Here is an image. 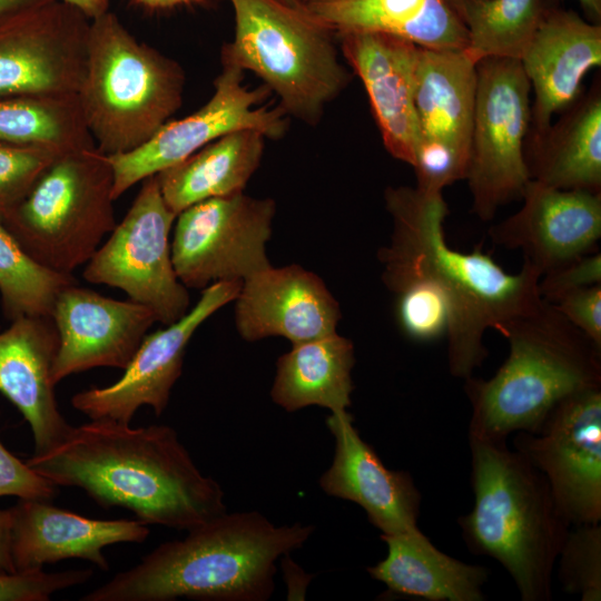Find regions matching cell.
<instances>
[{"label":"cell","instance_id":"46","mask_svg":"<svg viewBox=\"0 0 601 601\" xmlns=\"http://www.w3.org/2000/svg\"><path fill=\"white\" fill-rule=\"evenodd\" d=\"M278 1L286 3L288 6H293V7H299L304 4L299 0H278Z\"/></svg>","mask_w":601,"mask_h":601},{"label":"cell","instance_id":"7","mask_svg":"<svg viewBox=\"0 0 601 601\" xmlns=\"http://www.w3.org/2000/svg\"><path fill=\"white\" fill-rule=\"evenodd\" d=\"M233 41L220 58L262 79L287 116L319 122L326 106L346 88L351 73L339 59L333 31L305 6L278 0H229Z\"/></svg>","mask_w":601,"mask_h":601},{"label":"cell","instance_id":"33","mask_svg":"<svg viewBox=\"0 0 601 601\" xmlns=\"http://www.w3.org/2000/svg\"><path fill=\"white\" fill-rule=\"evenodd\" d=\"M569 530L556 559L558 580L582 601L601 600V525H574Z\"/></svg>","mask_w":601,"mask_h":601},{"label":"cell","instance_id":"38","mask_svg":"<svg viewBox=\"0 0 601 601\" xmlns=\"http://www.w3.org/2000/svg\"><path fill=\"white\" fill-rule=\"evenodd\" d=\"M57 486L9 452L0 441V497L51 501Z\"/></svg>","mask_w":601,"mask_h":601},{"label":"cell","instance_id":"37","mask_svg":"<svg viewBox=\"0 0 601 601\" xmlns=\"http://www.w3.org/2000/svg\"><path fill=\"white\" fill-rule=\"evenodd\" d=\"M601 284V254H585L544 273L538 283L540 297L555 303L575 289Z\"/></svg>","mask_w":601,"mask_h":601},{"label":"cell","instance_id":"22","mask_svg":"<svg viewBox=\"0 0 601 601\" xmlns=\"http://www.w3.org/2000/svg\"><path fill=\"white\" fill-rule=\"evenodd\" d=\"M45 500L19 499L10 513V552L16 571L40 570L65 559L78 558L104 571L109 568L106 546L141 543L149 535L139 520L90 519Z\"/></svg>","mask_w":601,"mask_h":601},{"label":"cell","instance_id":"20","mask_svg":"<svg viewBox=\"0 0 601 601\" xmlns=\"http://www.w3.org/2000/svg\"><path fill=\"white\" fill-rule=\"evenodd\" d=\"M353 422L348 411L326 418L335 450L331 466L319 477L321 489L359 505L382 534L418 529L422 496L413 477L406 471L387 469Z\"/></svg>","mask_w":601,"mask_h":601},{"label":"cell","instance_id":"18","mask_svg":"<svg viewBox=\"0 0 601 601\" xmlns=\"http://www.w3.org/2000/svg\"><path fill=\"white\" fill-rule=\"evenodd\" d=\"M522 207L490 227L492 242L522 252L523 262L541 276L574 258L598 250L601 193L559 189L530 180Z\"/></svg>","mask_w":601,"mask_h":601},{"label":"cell","instance_id":"10","mask_svg":"<svg viewBox=\"0 0 601 601\" xmlns=\"http://www.w3.org/2000/svg\"><path fill=\"white\" fill-rule=\"evenodd\" d=\"M177 215L166 204L157 176L141 181L122 220L86 264L82 277L119 288L169 325L189 311L188 288L176 275L171 228Z\"/></svg>","mask_w":601,"mask_h":601},{"label":"cell","instance_id":"36","mask_svg":"<svg viewBox=\"0 0 601 601\" xmlns=\"http://www.w3.org/2000/svg\"><path fill=\"white\" fill-rule=\"evenodd\" d=\"M90 569L47 572L6 571L0 569V601H48L58 591L87 582Z\"/></svg>","mask_w":601,"mask_h":601},{"label":"cell","instance_id":"23","mask_svg":"<svg viewBox=\"0 0 601 601\" xmlns=\"http://www.w3.org/2000/svg\"><path fill=\"white\" fill-rule=\"evenodd\" d=\"M520 62L534 91L530 124L538 138L554 114L578 99L585 75L600 67L601 26L573 10L546 7Z\"/></svg>","mask_w":601,"mask_h":601},{"label":"cell","instance_id":"31","mask_svg":"<svg viewBox=\"0 0 601 601\" xmlns=\"http://www.w3.org/2000/svg\"><path fill=\"white\" fill-rule=\"evenodd\" d=\"M545 9L543 0H464L466 53L476 63L486 58L520 60Z\"/></svg>","mask_w":601,"mask_h":601},{"label":"cell","instance_id":"39","mask_svg":"<svg viewBox=\"0 0 601 601\" xmlns=\"http://www.w3.org/2000/svg\"><path fill=\"white\" fill-rule=\"evenodd\" d=\"M553 305L572 325L601 347V284L570 292Z\"/></svg>","mask_w":601,"mask_h":601},{"label":"cell","instance_id":"43","mask_svg":"<svg viewBox=\"0 0 601 601\" xmlns=\"http://www.w3.org/2000/svg\"><path fill=\"white\" fill-rule=\"evenodd\" d=\"M148 10H166L180 6H191L205 2V0H132Z\"/></svg>","mask_w":601,"mask_h":601},{"label":"cell","instance_id":"13","mask_svg":"<svg viewBox=\"0 0 601 601\" xmlns=\"http://www.w3.org/2000/svg\"><path fill=\"white\" fill-rule=\"evenodd\" d=\"M476 65L465 50L420 48L414 92L418 146L413 168L421 189L443 191L466 178Z\"/></svg>","mask_w":601,"mask_h":601},{"label":"cell","instance_id":"17","mask_svg":"<svg viewBox=\"0 0 601 601\" xmlns=\"http://www.w3.org/2000/svg\"><path fill=\"white\" fill-rule=\"evenodd\" d=\"M50 317L59 338L55 385L95 367L125 370L157 322L142 304L107 297L76 283L58 294Z\"/></svg>","mask_w":601,"mask_h":601},{"label":"cell","instance_id":"34","mask_svg":"<svg viewBox=\"0 0 601 601\" xmlns=\"http://www.w3.org/2000/svg\"><path fill=\"white\" fill-rule=\"evenodd\" d=\"M393 294L396 322L408 339L431 343L446 337L451 308L435 287L425 283H410Z\"/></svg>","mask_w":601,"mask_h":601},{"label":"cell","instance_id":"40","mask_svg":"<svg viewBox=\"0 0 601 601\" xmlns=\"http://www.w3.org/2000/svg\"><path fill=\"white\" fill-rule=\"evenodd\" d=\"M0 569L14 572L10 552V513L0 509Z\"/></svg>","mask_w":601,"mask_h":601},{"label":"cell","instance_id":"32","mask_svg":"<svg viewBox=\"0 0 601 601\" xmlns=\"http://www.w3.org/2000/svg\"><path fill=\"white\" fill-rule=\"evenodd\" d=\"M77 283L72 275L36 263L0 220V297L3 315L49 316L58 294Z\"/></svg>","mask_w":601,"mask_h":601},{"label":"cell","instance_id":"6","mask_svg":"<svg viewBox=\"0 0 601 601\" xmlns=\"http://www.w3.org/2000/svg\"><path fill=\"white\" fill-rule=\"evenodd\" d=\"M185 80L175 59L139 41L110 10L92 19L77 98L96 148L114 156L147 142L180 108Z\"/></svg>","mask_w":601,"mask_h":601},{"label":"cell","instance_id":"28","mask_svg":"<svg viewBox=\"0 0 601 601\" xmlns=\"http://www.w3.org/2000/svg\"><path fill=\"white\" fill-rule=\"evenodd\" d=\"M553 127L533 140L526 166L531 180L559 188L601 193V97L574 101Z\"/></svg>","mask_w":601,"mask_h":601},{"label":"cell","instance_id":"21","mask_svg":"<svg viewBox=\"0 0 601 601\" xmlns=\"http://www.w3.org/2000/svg\"><path fill=\"white\" fill-rule=\"evenodd\" d=\"M337 36L342 55L367 92L386 150L413 167L418 146L414 92L420 47L380 32Z\"/></svg>","mask_w":601,"mask_h":601},{"label":"cell","instance_id":"41","mask_svg":"<svg viewBox=\"0 0 601 601\" xmlns=\"http://www.w3.org/2000/svg\"><path fill=\"white\" fill-rule=\"evenodd\" d=\"M53 0H0V23L28 9Z\"/></svg>","mask_w":601,"mask_h":601},{"label":"cell","instance_id":"27","mask_svg":"<svg viewBox=\"0 0 601 601\" xmlns=\"http://www.w3.org/2000/svg\"><path fill=\"white\" fill-rule=\"evenodd\" d=\"M266 139L256 129L235 130L157 174L168 207L178 215L203 200L243 193L260 164Z\"/></svg>","mask_w":601,"mask_h":601},{"label":"cell","instance_id":"15","mask_svg":"<svg viewBox=\"0 0 601 601\" xmlns=\"http://www.w3.org/2000/svg\"><path fill=\"white\" fill-rule=\"evenodd\" d=\"M514 450L546 479L571 525L601 520V386L562 400L538 433L519 432Z\"/></svg>","mask_w":601,"mask_h":601},{"label":"cell","instance_id":"47","mask_svg":"<svg viewBox=\"0 0 601 601\" xmlns=\"http://www.w3.org/2000/svg\"><path fill=\"white\" fill-rule=\"evenodd\" d=\"M299 1H300L302 3H306V2H308V1H311V0H299Z\"/></svg>","mask_w":601,"mask_h":601},{"label":"cell","instance_id":"14","mask_svg":"<svg viewBox=\"0 0 601 601\" xmlns=\"http://www.w3.org/2000/svg\"><path fill=\"white\" fill-rule=\"evenodd\" d=\"M90 19L53 0L0 23V98L77 96Z\"/></svg>","mask_w":601,"mask_h":601},{"label":"cell","instance_id":"11","mask_svg":"<svg viewBox=\"0 0 601 601\" xmlns=\"http://www.w3.org/2000/svg\"><path fill=\"white\" fill-rule=\"evenodd\" d=\"M276 203L243 193L203 200L176 217L173 265L187 288L243 282L270 266L266 244Z\"/></svg>","mask_w":601,"mask_h":601},{"label":"cell","instance_id":"42","mask_svg":"<svg viewBox=\"0 0 601 601\" xmlns=\"http://www.w3.org/2000/svg\"><path fill=\"white\" fill-rule=\"evenodd\" d=\"M80 10L90 20L109 11L110 0H62Z\"/></svg>","mask_w":601,"mask_h":601},{"label":"cell","instance_id":"8","mask_svg":"<svg viewBox=\"0 0 601 601\" xmlns=\"http://www.w3.org/2000/svg\"><path fill=\"white\" fill-rule=\"evenodd\" d=\"M112 189L108 156L96 146L65 151L0 220L36 263L72 275L117 225Z\"/></svg>","mask_w":601,"mask_h":601},{"label":"cell","instance_id":"16","mask_svg":"<svg viewBox=\"0 0 601 601\" xmlns=\"http://www.w3.org/2000/svg\"><path fill=\"white\" fill-rule=\"evenodd\" d=\"M242 283L218 282L203 289L198 302L181 318L145 336L117 382L76 393L71 397L73 408L90 420L128 424L144 405L150 406L156 415L162 414L181 375L191 336L208 317L235 300Z\"/></svg>","mask_w":601,"mask_h":601},{"label":"cell","instance_id":"12","mask_svg":"<svg viewBox=\"0 0 601 601\" xmlns=\"http://www.w3.org/2000/svg\"><path fill=\"white\" fill-rule=\"evenodd\" d=\"M272 93L266 86L248 88L244 70L221 58L214 92L195 112L165 124L147 142L129 152L108 156L117 200L149 176L177 165L217 138L240 129H256L267 139L282 138L288 127L279 106L263 102Z\"/></svg>","mask_w":601,"mask_h":601},{"label":"cell","instance_id":"19","mask_svg":"<svg viewBox=\"0 0 601 601\" xmlns=\"http://www.w3.org/2000/svg\"><path fill=\"white\" fill-rule=\"evenodd\" d=\"M235 300L236 328L248 342L282 336L299 344L335 333L341 319L324 282L295 264L246 278Z\"/></svg>","mask_w":601,"mask_h":601},{"label":"cell","instance_id":"24","mask_svg":"<svg viewBox=\"0 0 601 601\" xmlns=\"http://www.w3.org/2000/svg\"><path fill=\"white\" fill-rule=\"evenodd\" d=\"M58 344L49 316H21L0 329V393L28 422L33 454L58 445L72 427L59 410L52 382Z\"/></svg>","mask_w":601,"mask_h":601},{"label":"cell","instance_id":"3","mask_svg":"<svg viewBox=\"0 0 601 601\" xmlns=\"http://www.w3.org/2000/svg\"><path fill=\"white\" fill-rule=\"evenodd\" d=\"M312 524L275 525L258 511L219 514L162 542L82 601H267L276 562L302 548Z\"/></svg>","mask_w":601,"mask_h":601},{"label":"cell","instance_id":"45","mask_svg":"<svg viewBox=\"0 0 601 601\" xmlns=\"http://www.w3.org/2000/svg\"><path fill=\"white\" fill-rule=\"evenodd\" d=\"M445 1L453 8V10L461 18V12H462L464 0H445Z\"/></svg>","mask_w":601,"mask_h":601},{"label":"cell","instance_id":"35","mask_svg":"<svg viewBox=\"0 0 601 601\" xmlns=\"http://www.w3.org/2000/svg\"><path fill=\"white\" fill-rule=\"evenodd\" d=\"M59 152L0 141V219L30 190Z\"/></svg>","mask_w":601,"mask_h":601},{"label":"cell","instance_id":"29","mask_svg":"<svg viewBox=\"0 0 601 601\" xmlns=\"http://www.w3.org/2000/svg\"><path fill=\"white\" fill-rule=\"evenodd\" d=\"M354 345L337 332L294 344L277 359L272 400L287 412L311 405L332 413L347 411L354 388Z\"/></svg>","mask_w":601,"mask_h":601},{"label":"cell","instance_id":"5","mask_svg":"<svg viewBox=\"0 0 601 601\" xmlns=\"http://www.w3.org/2000/svg\"><path fill=\"white\" fill-rule=\"evenodd\" d=\"M500 334L509 342L503 364L487 380H464L469 436L506 441L514 433H538L562 400L601 386V347L553 304L541 298Z\"/></svg>","mask_w":601,"mask_h":601},{"label":"cell","instance_id":"4","mask_svg":"<svg viewBox=\"0 0 601 601\" xmlns=\"http://www.w3.org/2000/svg\"><path fill=\"white\" fill-rule=\"evenodd\" d=\"M469 444L474 503L457 520L466 546L499 562L523 601L550 600L571 523L544 475L506 441Z\"/></svg>","mask_w":601,"mask_h":601},{"label":"cell","instance_id":"30","mask_svg":"<svg viewBox=\"0 0 601 601\" xmlns=\"http://www.w3.org/2000/svg\"><path fill=\"white\" fill-rule=\"evenodd\" d=\"M0 141L59 154L95 146L77 96L0 98Z\"/></svg>","mask_w":601,"mask_h":601},{"label":"cell","instance_id":"9","mask_svg":"<svg viewBox=\"0 0 601 601\" xmlns=\"http://www.w3.org/2000/svg\"><path fill=\"white\" fill-rule=\"evenodd\" d=\"M476 75L465 179L472 211L487 221L501 206L522 198L531 180L525 161L531 85L518 59H483L476 65Z\"/></svg>","mask_w":601,"mask_h":601},{"label":"cell","instance_id":"25","mask_svg":"<svg viewBox=\"0 0 601 601\" xmlns=\"http://www.w3.org/2000/svg\"><path fill=\"white\" fill-rule=\"evenodd\" d=\"M305 6L336 35L387 33L437 51L469 46L462 19L445 0H311Z\"/></svg>","mask_w":601,"mask_h":601},{"label":"cell","instance_id":"26","mask_svg":"<svg viewBox=\"0 0 601 601\" xmlns=\"http://www.w3.org/2000/svg\"><path fill=\"white\" fill-rule=\"evenodd\" d=\"M381 540L387 545V554L367 572L390 593L427 601L484 600L489 570L444 553L420 528L381 534Z\"/></svg>","mask_w":601,"mask_h":601},{"label":"cell","instance_id":"44","mask_svg":"<svg viewBox=\"0 0 601 601\" xmlns=\"http://www.w3.org/2000/svg\"><path fill=\"white\" fill-rule=\"evenodd\" d=\"M592 22L600 23L601 0H577Z\"/></svg>","mask_w":601,"mask_h":601},{"label":"cell","instance_id":"1","mask_svg":"<svg viewBox=\"0 0 601 601\" xmlns=\"http://www.w3.org/2000/svg\"><path fill=\"white\" fill-rule=\"evenodd\" d=\"M385 205L392 218L390 243L382 247V280L391 293L410 283H425L447 299V365L452 376L473 375L489 355L487 329L501 333L515 317L541 299V275L523 262L519 273L505 272L480 248L464 253L446 240L449 214L443 191L388 187Z\"/></svg>","mask_w":601,"mask_h":601},{"label":"cell","instance_id":"2","mask_svg":"<svg viewBox=\"0 0 601 601\" xmlns=\"http://www.w3.org/2000/svg\"><path fill=\"white\" fill-rule=\"evenodd\" d=\"M26 463L56 486L79 487L147 525L188 531L227 511L219 483L201 473L168 425L90 420Z\"/></svg>","mask_w":601,"mask_h":601}]
</instances>
